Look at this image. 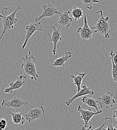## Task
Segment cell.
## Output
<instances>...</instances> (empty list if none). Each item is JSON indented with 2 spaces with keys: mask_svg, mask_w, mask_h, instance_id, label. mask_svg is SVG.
<instances>
[{
  "mask_svg": "<svg viewBox=\"0 0 117 130\" xmlns=\"http://www.w3.org/2000/svg\"><path fill=\"white\" fill-rule=\"evenodd\" d=\"M23 61L21 68L24 74V79H26L28 76L31 77V80L37 81L39 78V72L37 71L36 62V59L35 57L31 55V51H29L28 55H26L25 57H22Z\"/></svg>",
  "mask_w": 117,
  "mask_h": 130,
  "instance_id": "cell-1",
  "label": "cell"
},
{
  "mask_svg": "<svg viewBox=\"0 0 117 130\" xmlns=\"http://www.w3.org/2000/svg\"><path fill=\"white\" fill-rule=\"evenodd\" d=\"M19 10H22L21 6H17V9L15 10V11L9 15H7L8 9L7 7H4L2 10V14L3 16V17L2 18L3 20L2 21L3 29L0 36V42L1 41L6 32L8 30L14 28L15 25L17 24L18 22V20L16 17V15L18 11Z\"/></svg>",
  "mask_w": 117,
  "mask_h": 130,
  "instance_id": "cell-2",
  "label": "cell"
},
{
  "mask_svg": "<svg viewBox=\"0 0 117 130\" xmlns=\"http://www.w3.org/2000/svg\"><path fill=\"white\" fill-rule=\"evenodd\" d=\"M97 14H100V18L97 21L96 25L91 28L94 30L95 32H98L101 35H104L106 39H109L110 38L111 30L109 21L110 20L109 17H105L103 15L102 10H100L96 12Z\"/></svg>",
  "mask_w": 117,
  "mask_h": 130,
  "instance_id": "cell-3",
  "label": "cell"
},
{
  "mask_svg": "<svg viewBox=\"0 0 117 130\" xmlns=\"http://www.w3.org/2000/svg\"><path fill=\"white\" fill-rule=\"evenodd\" d=\"M1 105L3 107L6 106L8 107L13 108L15 111L19 112L22 110V108L23 107L29 106L31 108L34 107L33 106L30 105L27 101L17 97L13 98L10 101L3 99Z\"/></svg>",
  "mask_w": 117,
  "mask_h": 130,
  "instance_id": "cell-4",
  "label": "cell"
},
{
  "mask_svg": "<svg viewBox=\"0 0 117 130\" xmlns=\"http://www.w3.org/2000/svg\"><path fill=\"white\" fill-rule=\"evenodd\" d=\"M77 111L80 113V118L84 121L85 123V125L83 127L82 130H92V126H89V125L90 121L95 115L100 114L102 113V111L100 112H94L90 108H89L88 109H83L80 105L78 106Z\"/></svg>",
  "mask_w": 117,
  "mask_h": 130,
  "instance_id": "cell-5",
  "label": "cell"
},
{
  "mask_svg": "<svg viewBox=\"0 0 117 130\" xmlns=\"http://www.w3.org/2000/svg\"><path fill=\"white\" fill-rule=\"evenodd\" d=\"M26 34L25 40L24 41V43L22 47V50H24L26 48L29 41L30 38L34 34L36 31H43V27L41 25V22H35L31 23L30 24L28 25L26 27Z\"/></svg>",
  "mask_w": 117,
  "mask_h": 130,
  "instance_id": "cell-6",
  "label": "cell"
},
{
  "mask_svg": "<svg viewBox=\"0 0 117 130\" xmlns=\"http://www.w3.org/2000/svg\"><path fill=\"white\" fill-rule=\"evenodd\" d=\"M45 115V111L42 106H38L37 107L32 108L29 110L27 114L24 116L26 120L31 123L34 121L38 119H42Z\"/></svg>",
  "mask_w": 117,
  "mask_h": 130,
  "instance_id": "cell-7",
  "label": "cell"
},
{
  "mask_svg": "<svg viewBox=\"0 0 117 130\" xmlns=\"http://www.w3.org/2000/svg\"><path fill=\"white\" fill-rule=\"evenodd\" d=\"M77 32L80 34L81 39L83 42L85 43L88 40L92 39L95 31L89 26L87 17L86 16L84 17V25L83 27L78 28L77 29Z\"/></svg>",
  "mask_w": 117,
  "mask_h": 130,
  "instance_id": "cell-8",
  "label": "cell"
},
{
  "mask_svg": "<svg viewBox=\"0 0 117 130\" xmlns=\"http://www.w3.org/2000/svg\"><path fill=\"white\" fill-rule=\"evenodd\" d=\"M61 12H59L57 9L55 8L53 5L50 3H48L43 6V12L42 14L38 18L35 19L36 22H39L41 20L45 18H52L56 14H60Z\"/></svg>",
  "mask_w": 117,
  "mask_h": 130,
  "instance_id": "cell-9",
  "label": "cell"
},
{
  "mask_svg": "<svg viewBox=\"0 0 117 130\" xmlns=\"http://www.w3.org/2000/svg\"><path fill=\"white\" fill-rule=\"evenodd\" d=\"M98 102L101 108L106 109L113 107L116 103V101L114 99V94L111 92H108L106 94L103 93L99 98Z\"/></svg>",
  "mask_w": 117,
  "mask_h": 130,
  "instance_id": "cell-10",
  "label": "cell"
},
{
  "mask_svg": "<svg viewBox=\"0 0 117 130\" xmlns=\"http://www.w3.org/2000/svg\"><path fill=\"white\" fill-rule=\"evenodd\" d=\"M53 29V32L52 35L48 34L50 41L53 43V47H52V52L53 55H56L57 54V45L59 41H62V38L61 37V32L60 27H58V28H56L55 26H53L51 27Z\"/></svg>",
  "mask_w": 117,
  "mask_h": 130,
  "instance_id": "cell-11",
  "label": "cell"
},
{
  "mask_svg": "<svg viewBox=\"0 0 117 130\" xmlns=\"http://www.w3.org/2000/svg\"><path fill=\"white\" fill-rule=\"evenodd\" d=\"M24 78V75H20L15 82H12L9 84V87L5 90V93L6 94H11L14 91L19 90L22 88L26 82L23 80Z\"/></svg>",
  "mask_w": 117,
  "mask_h": 130,
  "instance_id": "cell-12",
  "label": "cell"
},
{
  "mask_svg": "<svg viewBox=\"0 0 117 130\" xmlns=\"http://www.w3.org/2000/svg\"><path fill=\"white\" fill-rule=\"evenodd\" d=\"M95 94L94 92L90 88L87 87L86 85H84L82 87V88L81 90L77 92L75 95L73 96L72 97L69 99L67 100L66 102V105L67 106H70V105L77 99L79 98L83 97L84 96H86L87 95H90L91 96L94 95Z\"/></svg>",
  "mask_w": 117,
  "mask_h": 130,
  "instance_id": "cell-13",
  "label": "cell"
},
{
  "mask_svg": "<svg viewBox=\"0 0 117 130\" xmlns=\"http://www.w3.org/2000/svg\"><path fill=\"white\" fill-rule=\"evenodd\" d=\"M70 14V11H65L59 14L60 17L58 20V24L60 26L65 27L66 30L69 29L73 22L72 18L69 16Z\"/></svg>",
  "mask_w": 117,
  "mask_h": 130,
  "instance_id": "cell-14",
  "label": "cell"
},
{
  "mask_svg": "<svg viewBox=\"0 0 117 130\" xmlns=\"http://www.w3.org/2000/svg\"><path fill=\"white\" fill-rule=\"evenodd\" d=\"M8 114L12 116V122L9 125L16 124L18 125H23L25 123L26 119L22 112L15 111V113H13L11 112L10 110H8Z\"/></svg>",
  "mask_w": 117,
  "mask_h": 130,
  "instance_id": "cell-15",
  "label": "cell"
},
{
  "mask_svg": "<svg viewBox=\"0 0 117 130\" xmlns=\"http://www.w3.org/2000/svg\"><path fill=\"white\" fill-rule=\"evenodd\" d=\"M72 57V53L71 52L67 51L65 53L63 56L57 58L53 63L54 67H64L66 62Z\"/></svg>",
  "mask_w": 117,
  "mask_h": 130,
  "instance_id": "cell-16",
  "label": "cell"
},
{
  "mask_svg": "<svg viewBox=\"0 0 117 130\" xmlns=\"http://www.w3.org/2000/svg\"><path fill=\"white\" fill-rule=\"evenodd\" d=\"M86 75V73H79L77 75H72L71 77L73 79L74 83L76 85L77 88V92H79L81 90V85L84 77Z\"/></svg>",
  "mask_w": 117,
  "mask_h": 130,
  "instance_id": "cell-17",
  "label": "cell"
},
{
  "mask_svg": "<svg viewBox=\"0 0 117 130\" xmlns=\"http://www.w3.org/2000/svg\"><path fill=\"white\" fill-rule=\"evenodd\" d=\"M81 101L83 103L87 105L89 107L94 108L97 110V112H100L102 111V110H99L98 108L97 104L98 103H99L98 101L95 100V99L84 96L82 98Z\"/></svg>",
  "mask_w": 117,
  "mask_h": 130,
  "instance_id": "cell-18",
  "label": "cell"
},
{
  "mask_svg": "<svg viewBox=\"0 0 117 130\" xmlns=\"http://www.w3.org/2000/svg\"><path fill=\"white\" fill-rule=\"evenodd\" d=\"M70 14L72 15L75 21L81 19L84 16L83 10L78 7H74L70 12Z\"/></svg>",
  "mask_w": 117,
  "mask_h": 130,
  "instance_id": "cell-19",
  "label": "cell"
},
{
  "mask_svg": "<svg viewBox=\"0 0 117 130\" xmlns=\"http://www.w3.org/2000/svg\"><path fill=\"white\" fill-rule=\"evenodd\" d=\"M84 6L89 10L93 9V4L95 3H100V2L98 0H81Z\"/></svg>",
  "mask_w": 117,
  "mask_h": 130,
  "instance_id": "cell-20",
  "label": "cell"
},
{
  "mask_svg": "<svg viewBox=\"0 0 117 130\" xmlns=\"http://www.w3.org/2000/svg\"><path fill=\"white\" fill-rule=\"evenodd\" d=\"M105 124L107 127V128H106V130H117V127H114L113 122L112 118L110 117H107L105 119Z\"/></svg>",
  "mask_w": 117,
  "mask_h": 130,
  "instance_id": "cell-21",
  "label": "cell"
},
{
  "mask_svg": "<svg viewBox=\"0 0 117 130\" xmlns=\"http://www.w3.org/2000/svg\"><path fill=\"white\" fill-rule=\"evenodd\" d=\"M112 61V74L113 77V81L117 82V66L115 65L113 61Z\"/></svg>",
  "mask_w": 117,
  "mask_h": 130,
  "instance_id": "cell-22",
  "label": "cell"
},
{
  "mask_svg": "<svg viewBox=\"0 0 117 130\" xmlns=\"http://www.w3.org/2000/svg\"><path fill=\"white\" fill-rule=\"evenodd\" d=\"M110 55L111 60H112L115 65L117 66V51H111L110 52Z\"/></svg>",
  "mask_w": 117,
  "mask_h": 130,
  "instance_id": "cell-23",
  "label": "cell"
},
{
  "mask_svg": "<svg viewBox=\"0 0 117 130\" xmlns=\"http://www.w3.org/2000/svg\"><path fill=\"white\" fill-rule=\"evenodd\" d=\"M7 126V123L5 119H0V130H4Z\"/></svg>",
  "mask_w": 117,
  "mask_h": 130,
  "instance_id": "cell-24",
  "label": "cell"
},
{
  "mask_svg": "<svg viewBox=\"0 0 117 130\" xmlns=\"http://www.w3.org/2000/svg\"><path fill=\"white\" fill-rule=\"evenodd\" d=\"M105 125H106L105 123V124H103V125H102V126H101L100 127H99V128H96V129H94V130H106V129H105V128H104V126Z\"/></svg>",
  "mask_w": 117,
  "mask_h": 130,
  "instance_id": "cell-25",
  "label": "cell"
},
{
  "mask_svg": "<svg viewBox=\"0 0 117 130\" xmlns=\"http://www.w3.org/2000/svg\"><path fill=\"white\" fill-rule=\"evenodd\" d=\"M113 118H115V119H116V120H117V109L116 110H115V111L114 112L113 114Z\"/></svg>",
  "mask_w": 117,
  "mask_h": 130,
  "instance_id": "cell-26",
  "label": "cell"
},
{
  "mask_svg": "<svg viewBox=\"0 0 117 130\" xmlns=\"http://www.w3.org/2000/svg\"><path fill=\"white\" fill-rule=\"evenodd\" d=\"M3 17V15H2V14H0V18H2Z\"/></svg>",
  "mask_w": 117,
  "mask_h": 130,
  "instance_id": "cell-27",
  "label": "cell"
}]
</instances>
